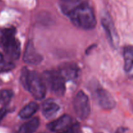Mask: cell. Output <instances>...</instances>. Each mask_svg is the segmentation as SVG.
<instances>
[{
    "label": "cell",
    "mask_w": 133,
    "mask_h": 133,
    "mask_svg": "<svg viewBox=\"0 0 133 133\" xmlns=\"http://www.w3.org/2000/svg\"><path fill=\"white\" fill-rule=\"evenodd\" d=\"M61 9L77 27L83 29H91L96 26L94 12L87 0H75L62 5Z\"/></svg>",
    "instance_id": "6da1fadb"
},
{
    "label": "cell",
    "mask_w": 133,
    "mask_h": 133,
    "mask_svg": "<svg viewBox=\"0 0 133 133\" xmlns=\"http://www.w3.org/2000/svg\"><path fill=\"white\" fill-rule=\"evenodd\" d=\"M20 81L25 89L28 90L36 100H42L46 94V87L42 77L36 72L23 68Z\"/></svg>",
    "instance_id": "7a4b0ae2"
},
{
    "label": "cell",
    "mask_w": 133,
    "mask_h": 133,
    "mask_svg": "<svg viewBox=\"0 0 133 133\" xmlns=\"http://www.w3.org/2000/svg\"><path fill=\"white\" fill-rule=\"evenodd\" d=\"M15 29H5L0 36V45L5 53L12 59H18L20 56L21 46L19 40L15 37Z\"/></svg>",
    "instance_id": "3957f363"
},
{
    "label": "cell",
    "mask_w": 133,
    "mask_h": 133,
    "mask_svg": "<svg viewBox=\"0 0 133 133\" xmlns=\"http://www.w3.org/2000/svg\"><path fill=\"white\" fill-rule=\"evenodd\" d=\"M42 78L45 84L48 86L53 93L58 96H62L64 94L66 90V81L58 71L50 70L44 72Z\"/></svg>",
    "instance_id": "277c9868"
},
{
    "label": "cell",
    "mask_w": 133,
    "mask_h": 133,
    "mask_svg": "<svg viewBox=\"0 0 133 133\" xmlns=\"http://www.w3.org/2000/svg\"><path fill=\"white\" fill-rule=\"evenodd\" d=\"M74 108L77 116L81 119H85L90 113V104L88 96L83 91L77 93L74 101Z\"/></svg>",
    "instance_id": "5b68a950"
},
{
    "label": "cell",
    "mask_w": 133,
    "mask_h": 133,
    "mask_svg": "<svg viewBox=\"0 0 133 133\" xmlns=\"http://www.w3.org/2000/svg\"><path fill=\"white\" fill-rule=\"evenodd\" d=\"M94 96L99 105L105 110L113 109L116 106V102L110 93L101 87H97L93 91Z\"/></svg>",
    "instance_id": "8992f818"
},
{
    "label": "cell",
    "mask_w": 133,
    "mask_h": 133,
    "mask_svg": "<svg viewBox=\"0 0 133 133\" xmlns=\"http://www.w3.org/2000/svg\"><path fill=\"white\" fill-rule=\"evenodd\" d=\"M101 23L106 31L108 40L112 46L114 48L118 47L119 44V38L110 16L108 14H105L103 18H101Z\"/></svg>",
    "instance_id": "52a82bcc"
},
{
    "label": "cell",
    "mask_w": 133,
    "mask_h": 133,
    "mask_svg": "<svg viewBox=\"0 0 133 133\" xmlns=\"http://www.w3.org/2000/svg\"><path fill=\"white\" fill-rule=\"evenodd\" d=\"M58 72L65 81L73 80L77 78L79 69L75 64L66 63L59 66Z\"/></svg>",
    "instance_id": "ba28073f"
},
{
    "label": "cell",
    "mask_w": 133,
    "mask_h": 133,
    "mask_svg": "<svg viewBox=\"0 0 133 133\" xmlns=\"http://www.w3.org/2000/svg\"><path fill=\"white\" fill-rule=\"evenodd\" d=\"M42 57L34 47L31 42H29L26 46L25 51L23 55V61L26 63L31 65H37L42 61Z\"/></svg>",
    "instance_id": "9c48e42d"
},
{
    "label": "cell",
    "mask_w": 133,
    "mask_h": 133,
    "mask_svg": "<svg viewBox=\"0 0 133 133\" xmlns=\"http://www.w3.org/2000/svg\"><path fill=\"white\" fill-rule=\"evenodd\" d=\"M71 118L68 115H63L57 119L49 123L48 128L52 132L63 131L71 125Z\"/></svg>",
    "instance_id": "30bf717a"
},
{
    "label": "cell",
    "mask_w": 133,
    "mask_h": 133,
    "mask_svg": "<svg viewBox=\"0 0 133 133\" xmlns=\"http://www.w3.org/2000/svg\"><path fill=\"white\" fill-rule=\"evenodd\" d=\"M59 110L60 106L57 103L51 99H48L42 105V114L45 118L51 119L57 114Z\"/></svg>",
    "instance_id": "8fae6325"
},
{
    "label": "cell",
    "mask_w": 133,
    "mask_h": 133,
    "mask_svg": "<svg viewBox=\"0 0 133 133\" xmlns=\"http://www.w3.org/2000/svg\"><path fill=\"white\" fill-rule=\"evenodd\" d=\"M39 125V119L38 117H35L23 123L16 133H34L37 130Z\"/></svg>",
    "instance_id": "7c38bea8"
},
{
    "label": "cell",
    "mask_w": 133,
    "mask_h": 133,
    "mask_svg": "<svg viewBox=\"0 0 133 133\" xmlns=\"http://www.w3.org/2000/svg\"><path fill=\"white\" fill-rule=\"evenodd\" d=\"M38 109V105L35 102H31L23 107L19 112V116L22 119L31 118Z\"/></svg>",
    "instance_id": "4fadbf2b"
},
{
    "label": "cell",
    "mask_w": 133,
    "mask_h": 133,
    "mask_svg": "<svg viewBox=\"0 0 133 133\" xmlns=\"http://www.w3.org/2000/svg\"><path fill=\"white\" fill-rule=\"evenodd\" d=\"M124 60L125 70L127 72H131L132 68L133 61V51L131 46H127L124 50Z\"/></svg>",
    "instance_id": "5bb4252c"
},
{
    "label": "cell",
    "mask_w": 133,
    "mask_h": 133,
    "mask_svg": "<svg viewBox=\"0 0 133 133\" xmlns=\"http://www.w3.org/2000/svg\"><path fill=\"white\" fill-rule=\"evenodd\" d=\"M13 96L12 91L10 89H2L0 91V104H6L10 102Z\"/></svg>",
    "instance_id": "9a60e30c"
},
{
    "label": "cell",
    "mask_w": 133,
    "mask_h": 133,
    "mask_svg": "<svg viewBox=\"0 0 133 133\" xmlns=\"http://www.w3.org/2000/svg\"><path fill=\"white\" fill-rule=\"evenodd\" d=\"M12 65H10V64H8L6 65L4 62V59L3 56L1 54V52H0V70H9L10 68L12 67Z\"/></svg>",
    "instance_id": "2e32d148"
},
{
    "label": "cell",
    "mask_w": 133,
    "mask_h": 133,
    "mask_svg": "<svg viewBox=\"0 0 133 133\" xmlns=\"http://www.w3.org/2000/svg\"><path fill=\"white\" fill-rule=\"evenodd\" d=\"M79 128V126H78L77 125H71L68 129H66V130H63L62 132L60 133H75V131H76Z\"/></svg>",
    "instance_id": "e0dca14e"
},
{
    "label": "cell",
    "mask_w": 133,
    "mask_h": 133,
    "mask_svg": "<svg viewBox=\"0 0 133 133\" xmlns=\"http://www.w3.org/2000/svg\"><path fill=\"white\" fill-rule=\"evenodd\" d=\"M6 113H7V110L5 108H2L0 109V123L1 122L3 119L6 116Z\"/></svg>",
    "instance_id": "ac0fdd59"
},
{
    "label": "cell",
    "mask_w": 133,
    "mask_h": 133,
    "mask_svg": "<svg viewBox=\"0 0 133 133\" xmlns=\"http://www.w3.org/2000/svg\"><path fill=\"white\" fill-rule=\"evenodd\" d=\"M75 133H82V132H80V130H79V129H78L77 130L75 131Z\"/></svg>",
    "instance_id": "d6986e66"
},
{
    "label": "cell",
    "mask_w": 133,
    "mask_h": 133,
    "mask_svg": "<svg viewBox=\"0 0 133 133\" xmlns=\"http://www.w3.org/2000/svg\"><path fill=\"white\" fill-rule=\"evenodd\" d=\"M99 133H101V132H99Z\"/></svg>",
    "instance_id": "ffe728a7"
}]
</instances>
